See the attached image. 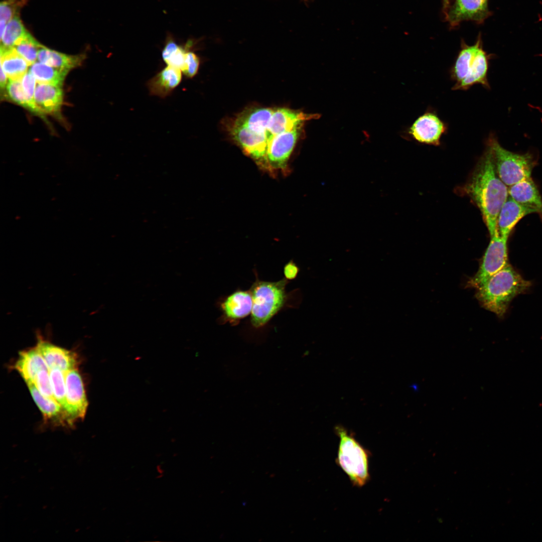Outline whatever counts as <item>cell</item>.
<instances>
[{"label": "cell", "instance_id": "6da1fadb", "mask_svg": "<svg viewBox=\"0 0 542 542\" xmlns=\"http://www.w3.org/2000/svg\"><path fill=\"white\" fill-rule=\"evenodd\" d=\"M465 190L478 207L490 236H493L497 230L498 215L508 192V187L497 174L491 152L487 146Z\"/></svg>", "mask_w": 542, "mask_h": 542}, {"label": "cell", "instance_id": "484cf974", "mask_svg": "<svg viewBox=\"0 0 542 542\" xmlns=\"http://www.w3.org/2000/svg\"><path fill=\"white\" fill-rule=\"evenodd\" d=\"M19 15L16 16L6 25L1 36V46L14 48L28 34Z\"/></svg>", "mask_w": 542, "mask_h": 542}, {"label": "cell", "instance_id": "8992f818", "mask_svg": "<svg viewBox=\"0 0 542 542\" xmlns=\"http://www.w3.org/2000/svg\"><path fill=\"white\" fill-rule=\"evenodd\" d=\"M487 146L490 149L498 176L509 187L531 177L536 165L532 154H519L503 148L494 135L489 137Z\"/></svg>", "mask_w": 542, "mask_h": 542}, {"label": "cell", "instance_id": "7402d4cb", "mask_svg": "<svg viewBox=\"0 0 542 542\" xmlns=\"http://www.w3.org/2000/svg\"><path fill=\"white\" fill-rule=\"evenodd\" d=\"M1 67L8 78L21 80L27 73L29 64L14 48L1 46Z\"/></svg>", "mask_w": 542, "mask_h": 542}, {"label": "cell", "instance_id": "f1b7e54d", "mask_svg": "<svg viewBox=\"0 0 542 542\" xmlns=\"http://www.w3.org/2000/svg\"><path fill=\"white\" fill-rule=\"evenodd\" d=\"M65 372L58 369L49 370L50 379L53 395L64 411L66 406V384Z\"/></svg>", "mask_w": 542, "mask_h": 542}, {"label": "cell", "instance_id": "5b68a950", "mask_svg": "<svg viewBox=\"0 0 542 542\" xmlns=\"http://www.w3.org/2000/svg\"><path fill=\"white\" fill-rule=\"evenodd\" d=\"M286 278L277 282L257 280L249 291L252 299L251 323L256 329L264 326L284 306L287 299Z\"/></svg>", "mask_w": 542, "mask_h": 542}, {"label": "cell", "instance_id": "603a6c76", "mask_svg": "<svg viewBox=\"0 0 542 542\" xmlns=\"http://www.w3.org/2000/svg\"><path fill=\"white\" fill-rule=\"evenodd\" d=\"M84 55H68L43 46L38 51L39 62L57 69L69 71L79 66Z\"/></svg>", "mask_w": 542, "mask_h": 542}, {"label": "cell", "instance_id": "4fadbf2b", "mask_svg": "<svg viewBox=\"0 0 542 542\" xmlns=\"http://www.w3.org/2000/svg\"><path fill=\"white\" fill-rule=\"evenodd\" d=\"M63 101L61 87L38 83L36 86L34 102L37 114H56L59 112Z\"/></svg>", "mask_w": 542, "mask_h": 542}, {"label": "cell", "instance_id": "e0dca14e", "mask_svg": "<svg viewBox=\"0 0 542 542\" xmlns=\"http://www.w3.org/2000/svg\"><path fill=\"white\" fill-rule=\"evenodd\" d=\"M531 213L536 212L519 204L508 196L498 215L497 231L501 236L508 238L517 223L525 216Z\"/></svg>", "mask_w": 542, "mask_h": 542}, {"label": "cell", "instance_id": "4316f807", "mask_svg": "<svg viewBox=\"0 0 542 542\" xmlns=\"http://www.w3.org/2000/svg\"><path fill=\"white\" fill-rule=\"evenodd\" d=\"M27 384L34 401L45 416L51 418L56 417L63 410L56 400L42 395L33 382H27Z\"/></svg>", "mask_w": 542, "mask_h": 542}, {"label": "cell", "instance_id": "d6a6232c", "mask_svg": "<svg viewBox=\"0 0 542 542\" xmlns=\"http://www.w3.org/2000/svg\"><path fill=\"white\" fill-rule=\"evenodd\" d=\"M23 90L27 99L29 109L32 112L37 114L34 102V94L36 86V80L34 76L29 71L21 79Z\"/></svg>", "mask_w": 542, "mask_h": 542}, {"label": "cell", "instance_id": "ffe728a7", "mask_svg": "<svg viewBox=\"0 0 542 542\" xmlns=\"http://www.w3.org/2000/svg\"><path fill=\"white\" fill-rule=\"evenodd\" d=\"M15 367L26 383L33 382L39 371L50 370L44 357L36 347L20 352Z\"/></svg>", "mask_w": 542, "mask_h": 542}, {"label": "cell", "instance_id": "1f68e13d", "mask_svg": "<svg viewBox=\"0 0 542 542\" xmlns=\"http://www.w3.org/2000/svg\"><path fill=\"white\" fill-rule=\"evenodd\" d=\"M33 383L42 395L48 398L55 399L52 391L49 370L43 369L39 371L36 374Z\"/></svg>", "mask_w": 542, "mask_h": 542}, {"label": "cell", "instance_id": "f546056e", "mask_svg": "<svg viewBox=\"0 0 542 542\" xmlns=\"http://www.w3.org/2000/svg\"><path fill=\"white\" fill-rule=\"evenodd\" d=\"M7 97L17 104L29 109V104L24 93L21 80H9L6 87Z\"/></svg>", "mask_w": 542, "mask_h": 542}, {"label": "cell", "instance_id": "5bb4252c", "mask_svg": "<svg viewBox=\"0 0 542 542\" xmlns=\"http://www.w3.org/2000/svg\"><path fill=\"white\" fill-rule=\"evenodd\" d=\"M182 74L180 69L167 65L147 81L150 95L161 98L170 96L180 84Z\"/></svg>", "mask_w": 542, "mask_h": 542}, {"label": "cell", "instance_id": "44dd1931", "mask_svg": "<svg viewBox=\"0 0 542 542\" xmlns=\"http://www.w3.org/2000/svg\"><path fill=\"white\" fill-rule=\"evenodd\" d=\"M274 109L257 108L250 109L242 112L234 121L242 124L255 133L267 136V126L272 117Z\"/></svg>", "mask_w": 542, "mask_h": 542}, {"label": "cell", "instance_id": "d4e9b609", "mask_svg": "<svg viewBox=\"0 0 542 542\" xmlns=\"http://www.w3.org/2000/svg\"><path fill=\"white\" fill-rule=\"evenodd\" d=\"M40 83L49 84L61 87L68 71L56 68L44 63L35 62L29 71Z\"/></svg>", "mask_w": 542, "mask_h": 542}, {"label": "cell", "instance_id": "3957f363", "mask_svg": "<svg viewBox=\"0 0 542 542\" xmlns=\"http://www.w3.org/2000/svg\"><path fill=\"white\" fill-rule=\"evenodd\" d=\"M490 58L480 38L474 45L463 44L450 70L451 78L455 82L452 89L466 90L475 84L489 89L487 74Z\"/></svg>", "mask_w": 542, "mask_h": 542}, {"label": "cell", "instance_id": "9c48e42d", "mask_svg": "<svg viewBox=\"0 0 542 542\" xmlns=\"http://www.w3.org/2000/svg\"><path fill=\"white\" fill-rule=\"evenodd\" d=\"M66 406L64 412L71 419L83 418L87 406L82 378L75 368L65 372Z\"/></svg>", "mask_w": 542, "mask_h": 542}, {"label": "cell", "instance_id": "83f0119b", "mask_svg": "<svg viewBox=\"0 0 542 542\" xmlns=\"http://www.w3.org/2000/svg\"><path fill=\"white\" fill-rule=\"evenodd\" d=\"M43 46L28 33L14 48L31 65L36 62L38 51Z\"/></svg>", "mask_w": 542, "mask_h": 542}, {"label": "cell", "instance_id": "277c9868", "mask_svg": "<svg viewBox=\"0 0 542 542\" xmlns=\"http://www.w3.org/2000/svg\"><path fill=\"white\" fill-rule=\"evenodd\" d=\"M339 439L336 462L348 476L353 486L361 487L369 480V451L355 439L353 434L341 426H336Z\"/></svg>", "mask_w": 542, "mask_h": 542}, {"label": "cell", "instance_id": "ba28073f", "mask_svg": "<svg viewBox=\"0 0 542 542\" xmlns=\"http://www.w3.org/2000/svg\"><path fill=\"white\" fill-rule=\"evenodd\" d=\"M230 132L233 139L255 161L269 167L267 159L268 140L265 135L253 132L234 121Z\"/></svg>", "mask_w": 542, "mask_h": 542}, {"label": "cell", "instance_id": "2e32d148", "mask_svg": "<svg viewBox=\"0 0 542 542\" xmlns=\"http://www.w3.org/2000/svg\"><path fill=\"white\" fill-rule=\"evenodd\" d=\"M36 347L44 357L50 370L58 369L66 372L75 368L76 357L72 351L42 340L38 341Z\"/></svg>", "mask_w": 542, "mask_h": 542}, {"label": "cell", "instance_id": "cb8c5ba5", "mask_svg": "<svg viewBox=\"0 0 542 542\" xmlns=\"http://www.w3.org/2000/svg\"><path fill=\"white\" fill-rule=\"evenodd\" d=\"M193 43L189 41L184 45L177 44L172 38L166 40L162 51L164 62L169 66L183 68Z\"/></svg>", "mask_w": 542, "mask_h": 542}, {"label": "cell", "instance_id": "7c38bea8", "mask_svg": "<svg viewBox=\"0 0 542 542\" xmlns=\"http://www.w3.org/2000/svg\"><path fill=\"white\" fill-rule=\"evenodd\" d=\"M488 0H455L447 14L450 24L454 26L465 20L482 22L490 15Z\"/></svg>", "mask_w": 542, "mask_h": 542}, {"label": "cell", "instance_id": "4dcf8cb0", "mask_svg": "<svg viewBox=\"0 0 542 542\" xmlns=\"http://www.w3.org/2000/svg\"><path fill=\"white\" fill-rule=\"evenodd\" d=\"M28 0H5L0 4V22L7 23L16 16Z\"/></svg>", "mask_w": 542, "mask_h": 542}, {"label": "cell", "instance_id": "836d02e7", "mask_svg": "<svg viewBox=\"0 0 542 542\" xmlns=\"http://www.w3.org/2000/svg\"><path fill=\"white\" fill-rule=\"evenodd\" d=\"M199 65V57L194 52L190 50L181 71L186 78H192L197 74Z\"/></svg>", "mask_w": 542, "mask_h": 542}, {"label": "cell", "instance_id": "d6986e66", "mask_svg": "<svg viewBox=\"0 0 542 542\" xmlns=\"http://www.w3.org/2000/svg\"><path fill=\"white\" fill-rule=\"evenodd\" d=\"M508 192L516 202L542 215V198L531 177L508 187Z\"/></svg>", "mask_w": 542, "mask_h": 542}, {"label": "cell", "instance_id": "d590c367", "mask_svg": "<svg viewBox=\"0 0 542 542\" xmlns=\"http://www.w3.org/2000/svg\"><path fill=\"white\" fill-rule=\"evenodd\" d=\"M0 85L2 89H5L8 83V77L2 68L1 67Z\"/></svg>", "mask_w": 542, "mask_h": 542}, {"label": "cell", "instance_id": "8fae6325", "mask_svg": "<svg viewBox=\"0 0 542 542\" xmlns=\"http://www.w3.org/2000/svg\"><path fill=\"white\" fill-rule=\"evenodd\" d=\"M301 127L274 136L268 144L267 159L270 168L284 169L296 144Z\"/></svg>", "mask_w": 542, "mask_h": 542}, {"label": "cell", "instance_id": "7a4b0ae2", "mask_svg": "<svg viewBox=\"0 0 542 542\" xmlns=\"http://www.w3.org/2000/svg\"><path fill=\"white\" fill-rule=\"evenodd\" d=\"M530 286L508 263L477 288L476 297L483 307L501 317L512 299Z\"/></svg>", "mask_w": 542, "mask_h": 542}, {"label": "cell", "instance_id": "30bf717a", "mask_svg": "<svg viewBox=\"0 0 542 542\" xmlns=\"http://www.w3.org/2000/svg\"><path fill=\"white\" fill-rule=\"evenodd\" d=\"M447 128V124L435 112L429 111L415 120L409 128V133L421 143L438 145Z\"/></svg>", "mask_w": 542, "mask_h": 542}, {"label": "cell", "instance_id": "8d00e7d4", "mask_svg": "<svg viewBox=\"0 0 542 542\" xmlns=\"http://www.w3.org/2000/svg\"><path fill=\"white\" fill-rule=\"evenodd\" d=\"M444 8L446 11H447L449 4V0H443Z\"/></svg>", "mask_w": 542, "mask_h": 542}, {"label": "cell", "instance_id": "9a60e30c", "mask_svg": "<svg viewBox=\"0 0 542 542\" xmlns=\"http://www.w3.org/2000/svg\"><path fill=\"white\" fill-rule=\"evenodd\" d=\"M314 118V115L285 108L274 109L267 133L269 141L275 135L301 126L303 121Z\"/></svg>", "mask_w": 542, "mask_h": 542}, {"label": "cell", "instance_id": "52a82bcc", "mask_svg": "<svg viewBox=\"0 0 542 542\" xmlns=\"http://www.w3.org/2000/svg\"><path fill=\"white\" fill-rule=\"evenodd\" d=\"M507 240V238L501 236L497 230L490 237L479 269L468 282L470 287L478 288L508 264Z\"/></svg>", "mask_w": 542, "mask_h": 542}, {"label": "cell", "instance_id": "e575fe53", "mask_svg": "<svg viewBox=\"0 0 542 542\" xmlns=\"http://www.w3.org/2000/svg\"><path fill=\"white\" fill-rule=\"evenodd\" d=\"M300 272V268L293 260H290L286 263L284 268L285 278L288 280H292L297 278Z\"/></svg>", "mask_w": 542, "mask_h": 542}, {"label": "cell", "instance_id": "ac0fdd59", "mask_svg": "<svg viewBox=\"0 0 542 542\" xmlns=\"http://www.w3.org/2000/svg\"><path fill=\"white\" fill-rule=\"evenodd\" d=\"M252 299L249 291L237 290L227 296L221 304L225 319L231 322L243 319L251 313Z\"/></svg>", "mask_w": 542, "mask_h": 542}]
</instances>
